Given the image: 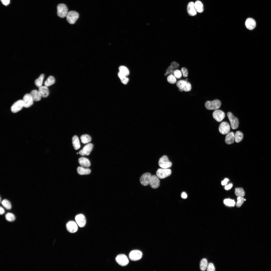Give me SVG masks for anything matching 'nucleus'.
Wrapping results in <instances>:
<instances>
[{
    "mask_svg": "<svg viewBox=\"0 0 271 271\" xmlns=\"http://www.w3.org/2000/svg\"><path fill=\"white\" fill-rule=\"evenodd\" d=\"M77 170L78 174L80 175L89 174L91 172V170L89 168H84L82 166L78 167Z\"/></svg>",
    "mask_w": 271,
    "mask_h": 271,
    "instance_id": "nucleus-25",
    "label": "nucleus"
},
{
    "mask_svg": "<svg viewBox=\"0 0 271 271\" xmlns=\"http://www.w3.org/2000/svg\"><path fill=\"white\" fill-rule=\"evenodd\" d=\"M167 81L171 84H174L176 82V79L175 76L172 75L169 76L167 78Z\"/></svg>",
    "mask_w": 271,
    "mask_h": 271,
    "instance_id": "nucleus-39",
    "label": "nucleus"
},
{
    "mask_svg": "<svg viewBox=\"0 0 271 271\" xmlns=\"http://www.w3.org/2000/svg\"><path fill=\"white\" fill-rule=\"evenodd\" d=\"M152 176L151 174L148 172L143 174L140 178V182L141 184L146 186L149 184Z\"/></svg>",
    "mask_w": 271,
    "mask_h": 271,
    "instance_id": "nucleus-11",
    "label": "nucleus"
},
{
    "mask_svg": "<svg viewBox=\"0 0 271 271\" xmlns=\"http://www.w3.org/2000/svg\"><path fill=\"white\" fill-rule=\"evenodd\" d=\"M118 76L121 80L126 76L123 73L119 71L118 73Z\"/></svg>",
    "mask_w": 271,
    "mask_h": 271,
    "instance_id": "nucleus-43",
    "label": "nucleus"
},
{
    "mask_svg": "<svg viewBox=\"0 0 271 271\" xmlns=\"http://www.w3.org/2000/svg\"><path fill=\"white\" fill-rule=\"evenodd\" d=\"M79 17V14L74 11H71L68 12L66 16L68 22L71 24H74Z\"/></svg>",
    "mask_w": 271,
    "mask_h": 271,
    "instance_id": "nucleus-5",
    "label": "nucleus"
},
{
    "mask_svg": "<svg viewBox=\"0 0 271 271\" xmlns=\"http://www.w3.org/2000/svg\"><path fill=\"white\" fill-rule=\"evenodd\" d=\"M55 80L54 77L52 76H49L45 82V86H49L53 84L55 82Z\"/></svg>",
    "mask_w": 271,
    "mask_h": 271,
    "instance_id": "nucleus-28",
    "label": "nucleus"
},
{
    "mask_svg": "<svg viewBox=\"0 0 271 271\" xmlns=\"http://www.w3.org/2000/svg\"><path fill=\"white\" fill-rule=\"evenodd\" d=\"M220 133L223 134H227L230 130V126L228 123L225 121L222 122L219 128Z\"/></svg>",
    "mask_w": 271,
    "mask_h": 271,
    "instance_id": "nucleus-12",
    "label": "nucleus"
},
{
    "mask_svg": "<svg viewBox=\"0 0 271 271\" xmlns=\"http://www.w3.org/2000/svg\"><path fill=\"white\" fill-rule=\"evenodd\" d=\"M208 262L207 259L205 258H204L201 260L200 267V269L202 271H205L207 268L208 265Z\"/></svg>",
    "mask_w": 271,
    "mask_h": 271,
    "instance_id": "nucleus-30",
    "label": "nucleus"
},
{
    "mask_svg": "<svg viewBox=\"0 0 271 271\" xmlns=\"http://www.w3.org/2000/svg\"><path fill=\"white\" fill-rule=\"evenodd\" d=\"M3 206L6 209L9 210L11 208V205L10 202L6 199L3 200L1 202Z\"/></svg>",
    "mask_w": 271,
    "mask_h": 271,
    "instance_id": "nucleus-35",
    "label": "nucleus"
},
{
    "mask_svg": "<svg viewBox=\"0 0 271 271\" xmlns=\"http://www.w3.org/2000/svg\"><path fill=\"white\" fill-rule=\"evenodd\" d=\"M79 164L82 167H89L91 165L90 162L87 158L84 157L80 158L78 159Z\"/></svg>",
    "mask_w": 271,
    "mask_h": 271,
    "instance_id": "nucleus-24",
    "label": "nucleus"
},
{
    "mask_svg": "<svg viewBox=\"0 0 271 271\" xmlns=\"http://www.w3.org/2000/svg\"><path fill=\"white\" fill-rule=\"evenodd\" d=\"M119 71L123 73L126 76L129 74V72L128 69L125 66H120L119 68Z\"/></svg>",
    "mask_w": 271,
    "mask_h": 271,
    "instance_id": "nucleus-38",
    "label": "nucleus"
},
{
    "mask_svg": "<svg viewBox=\"0 0 271 271\" xmlns=\"http://www.w3.org/2000/svg\"><path fill=\"white\" fill-rule=\"evenodd\" d=\"M188 78H187V79H186L185 80V81H187V80H188Z\"/></svg>",
    "mask_w": 271,
    "mask_h": 271,
    "instance_id": "nucleus-51",
    "label": "nucleus"
},
{
    "mask_svg": "<svg viewBox=\"0 0 271 271\" xmlns=\"http://www.w3.org/2000/svg\"><path fill=\"white\" fill-rule=\"evenodd\" d=\"M72 144L75 149L77 150L80 147L79 141L78 137L76 136H74L72 139Z\"/></svg>",
    "mask_w": 271,
    "mask_h": 271,
    "instance_id": "nucleus-27",
    "label": "nucleus"
},
{
    "mask_svg": "<svg viewBox=\"0 0 271 271\" xmlns=\"http://www.w3.org/2000/svg\"><path fill=\"white\" fill-rule=\"evenodd\" d=\"M129 81L128 79L126 77L122 79L121 80V82L124 84H126Z\"/></svg>",
    "mask_w": 271,
    "mask_h": 271,
    "instance_id": "nucleus-44",
    "label": "nucleus"
},
{
    "mask_svg": "<svg viewBox=\"0 0 271 271\" xmlns=\"http://www.w3.org/2000/svg\"><path fill=\"white\" fill-rule=\"evenodd\" d=\"M76 221L79 226L83 227L86 223V219L85 216L82 214L77 215L75 217Z\"/></svg>",
    "mask_w": 271,
    "mask_h": 271,
    "instance_id": "nucleus-17",
    "label": "nucleus"
},
{
    "mask_svg": "<svg viewBox=\"0 0 271 271\" xmlns=\"http://www.w3.org/2000/svg\"><path fill=\"white\" fill-rule=\"evenodd\" d=\"M229 181V179L227 178H226L224 179V180L222 181L221 182V184L222 185H225L227 183V182Z\"/></svg>",
    "mask_w": 271,
    "mask_h": 271,
    "instance_id": "nucleus-47",
    "label": "nucleus"
},
{
    "mask_svg": "<svg viewBox=\"0 0 271 271\" xmlns=\"http://www.w3.org/2000/svg\"><path fill=\"white\" fill-rule=\"evenodd\" d=\"M57 15L58 16L61 18L66 17L68 13V10L66 6L64 4H61L57 6Z\"/></svg>",
    "mask_w": 271,
    "mask_h": 271,
    "instance_id": "nucleus-3",
    "label": "nucleus"
},
{
    "mask_svg": "<svg viewBox=\"0 0 271 271\" xmlns=\"http://www.w3.org/2000/svg\"><path fill=\"white\" fill-rule=\"evenodd\" d=\"M116 262L120 265L125 266L129 263V260L127 257L125 255L120 254L118 255L115 258Z\"/></svg>",
    "mask_w": 271,
    "mask_h": 271,
    "instance_id": "nucleus-8",
    "label": "nucleus"
},
{
    "mask_svg": "<svg viewBox=\"0 0 271 271\" xmlns=\"http://www.w3.org/2000/svg\"><path fill=\"white\" fill-rule=\"evenodd\" d=\"M181 197L183 199H185L187 198V195L185 192H183L181 194Z\"/></svg>",
    "mask_w": 271,
    "mask_h": 271,
    "instance_id": "nucleus-48",
    "label": "nucleus"
},
{
    "mask_svg": "<svg viewBox=\"0 0 271 271\" xmlns=\"http://www.w3.org/2000/svg\"><path fill=\"white\" fill-rule=\"evenodd\" d=\"M80 138L82 143L84 144L88 143L91 140V137L87 134L82 135L81 137Z\"/></svg>",
    "mask_w": 271,
    "mask_h": 271,
    "instance_id": "nucleus-29",
    "label": "nucleus"
},
{
    "mask_svg": "<svg viewBox=\"0 0 271 271\" xmlns=\"http://www.w3.org/2000/svg\"><path fill=\"white\" fill-rule=\"evenodd\" d=\"M207 271H214L215 268L213 264L212 263H210L208 264L207 268Z\"/></svg>",
    "mask_w": 271,
    "mask_h": 271,
    "instance_id": "nucleus-41",
    "label": "nucleus"
},
{
    "mask_svg": "<svg viewBox=\"0 0 271 271\" xmlns=\"http://www.w3.org/2000/svg\"><path fill=\"white\" fill-rule=\"evenodd\" d=\"M77 154H78V153H77Z\"/></svg>",
    "mask_w": 271,
    "mask_h": 271,
    "instance_id": "nucleus-52",
    "label": "nucleus"
},
{
    "mask_svg": "<svg viewBox=\"0 0 271 271\" xmlns=\"http://www.w3.org/2000/svg\"><path fill=\"white\" fill-rule=\"evenodd\" d=\"M221 105V102L218 99L207 101L205 103V107L209 110H217L220 107Z\"/></svg>",
    "mask_w": 271,
    "mask_h": 271,
    "instance_id": "nucleus-1",
    "label": "nucleus"
},
{
    "mask_svg": "<svg viewBox=\"0 0 271 271\" xmlns=\"http://www.w3.org/2000/svg\"><path fill=\"white\" fill-rule=\"evenodd\" d=\"M235 193L236 196L237 197H243L245 195V191L242 188H236Z\"/></svg>",
    "mask_w": 271,
    "mask_h": 271,
    "instance_id": "nucleus-33",
    "label": "nucleus"
},
{
    "mask_svg": "<svg viewBox=\"0 0 271 271\" xmlns=\"http://www.w3.org/2000/svg\"><path fill=\"white\" fill-rule=\"evenodd\" d=\"M237 199V201L236 205V207L238 208L240 207L246 200L242 196L238 197Z\"/></svg>",
    "mask_w": 271,
    "mask_h": 271,
    "instance_id": "nucleus-37",
    "label": "nucleus"
},
{
    "mask_svg": "<svg viewBox=\"0 0 271 271\" xmlns=\"http://www.w3.org/2000/svg\"><path fill=\"white\" fill-rule=\"evenodd\" d=\"M30 94L34 101H37L41 99V96L38 90H32Z\"/></svg>",
    "mask_w": 271,
    "mask_h": 271,
    "instance_id": "nucleus-23",
    "label": "nucleus"
},
{
    "mask_svg": "<svg viewBox=\"0 0 271 271\" xmlns=\"http://www.w3.org/2000/svg\"><path fill=\"white\" fill-rule=\"evenodd\" d=\"M181 71L184 77H186L188 75V72L187 70L185 67H182L181 68Z\"/></svg>",
    "mask_w": 271,
    "mask_h": 271,
    "instance_id": "nucleus-42",
    "label": "nucleus"
},
{
    "mask_svg": "<svg viewBox=\"0 0 271 271\" xmlns=\"http://www.w3.org/2000/svg\"><path fill=\"white\" fill-rule=\"evenodd\" d=\"M158 165L160 167L163 168H168L172 166V163L166 155L162 156L159 159Z\"/></svg>",
    "mask_w": 271,
    "mask_h": 271,
    "instance_id": "nucleus-4",
    "label": "nucleus"
},
{
    "mask_svg": "<svg viewBox=\"0 0 271 271\" xmlns=\"http://www.w3.org/2000/svg\"><path fill=\"white\" fill-rule=\"evenodd\" d=\"M243 133L240 131H236L235 135V141L236 142L238 143L241 141L243 138Z\"/></svg>",
    "mask_w": 271,
    "mask_h": 271,
    "instance_id": "nucleus-32",
    "label": "nucleus"
},
{
    "mask_svg": "<svg viewBox=\"0 0 271 271\" xmlns=\"http://www.w3.org/2000/svg\"><path fill=\"white\" fill-rule=\"evenodd\" d=\"M194 7L196 12L199 13L202 12L204 11V7L202 2L199 1H196L194 3Z\"/></svg>",
    "mask_w": 271,
    "mask_h": 271,
    "instance_id": "nucleus-26",
    "label": "nucleus"
},
{
    "mask_svg": "<svg viewBox=\"0 0 271 271\" xmlns=\"http://www.w3.org/2000/svg\"><path fill=\"white\" fill-rule=\"evenodd\" d=\"M23 107L24 106L23 100H19L12 105L11 107V110L13 113H17L21 110Z\"/></svg>",
    "mask_w": 271,
    "mask_h": 271,
    "instance_id": "nucleus-10",
    "label": "nucleus"
},
{
    "mask_svg": "<svg viewBox=\"0 0 271 271\" xmlns=\"http://www.w3.org/2000/svg\"><path fill=\"white\" fill-rule=\"evenodd\" d=\"M5 218L8 221L12 222L15 221V217L14 215L12 213H8L5 215Z\"/></svg>",
    "mask_w": 271,
    "mask_h": 271,
    "instance_id": "nucleus-36",
    "label": "nucleus"
},
{
    "mask_svg": "<svg viewBox=\"0 0 271 271\" xmlns=\"http://www.w3.org/2000/svg\"><path fill=\"white\" fill-rule=\"evenodd\" d=\"M232 183H230L227 185H226L225 186V189L226 190L230 189L232 188Z\"/></svg>",
    "mask_w": 271,
    "mask_h": 271,
    "instance_id": "nucleus-46",
    "label": "nucleus"
},
{
    "mask_svg": "<svg viewBox=\"0 0 271 271\" xmlns=\"http://www.w3.org/2000/svg\"><path fill=\"white\" fill-rule=\"evenodd\" d=\"M225 116L224 112L220 110H216L213 113V117L218 122H220L222 121L225 117Z\"/></svg>",
    "mask_w": 271,
    "mask_h": 271,
    "instance_id": "nucleus-13",
    "label": "nucleus"
},
{
    "mask_svg": "<svg viewBox=\"0 0 271 271\" xmlns=\"http://www.w3.org/2000/svg\"><path fill=\"white\" fill-rule=\"evenodd\" d=\"M93 147L92 143H89L85 145L83 149L80 151L79 154L83 156L89 155L92 151Z\"/></svg>",
    "mask_w": 271,
    "mask_h": 271,
    "instance_id": "nucleus-15",
    "label": "nucleus"
},
{
    "mask_svg": "<svg viewBox=\"0 0 271 271\" xmlns=\"http://www.w3.org/2000/svg\"><path fill=\"white\" fill-rule=\"evenodd\" d=\"M142 253L140 250H134L131 251L129 254L130 259L133 261H137L141 259L142 256Z\"/></svg>",
    "mask_w": 271,
    "mask_h": 271,
    "instance_id": "nucleus-9",
    "label": "nucleus"
},
{
    "mask_svg": "<svg viewBox=\"0 0 271 271\" xmlns=\"http://www.w3.org/2000/svg\"><path fill=\"white\" fill-rule=\"evenodd\" d=\"M160 181L159 178L155 175L152 176L149 184L152 188H158L160 185Z\"/></svg>",
    "mask_w": 271,
    "mask_h": 271,
    "instance_id": "nucleus-16",
    "label": "nucleus"
},
{
    "mask_svg": "<svg viewBox=\"0 0 271 271\" xmlns=\"http://www.w3.org/2000/svg\"><path fill=\"white\" fill-rule=\"evenodd\" d=\"M23 101L24 107L27 108L30 107L33 104V100L29 94H26L24 96Z\"/></svg>",
    "mask_w": 271,
    "mask_h": 271,
    "instance_id": "nucleus-14",
    "label": "nucleus"
},
{
    "mask_svg": "<svg viewBox=\"0 0 271 271\" xmlns=\"http://www.w3.org/2000/svg\"><path fill=\"white\" fill-rule=\"evenodd\" d=\"M4 210L3 208L1 207H0V214L1 215L5 213Z\"/></svg>",
    "mask_w": 271,
    "mask_h": 271,
    "instance_id": "nucleus-49",
    "label": "nucleus"
},
{
    "mask_svg": "<svg viewBox=\"0 0 271 271\" xmlns=\"http://www.w3.org/2000/svg\"><path fill=\"white\" fill-rule=\"evenodd\" d=\"M66 227L67 231L71 233H74L76 232L78 230V226L76 223L74 221H70L66 224Z\"/></svg>",
    "mask_w": 271,
    "mask_h": 271,
    "instance_id": "nucleus-18",
    "label": "nucleus"
},
{
    "mask_svg": "<svg viewBox=\"0 0 271 271\" xmlns=\"http://www.w3.org/2000/svg\"><path fill=\"white\" fill-rule=\"evenodd\" d=\"M39 92L41 97L43 98L47 97L49 94V91L47 87L41 86L39 87Z\"/></svg>",
    "mask_w": 271,
    "mask_h": 271,
    "instance_id": "nucleus-22",
    "label": "nucleus"
},
{
    "mask_svg": "<svg viewBox=\"0 0 271 271\" xmlns=\"http://www.w3.org/2000/svg\"><path fill=\"white\" fill-rule=\"evenodd\" d=\"M171 171L168 168H159L156 172V176L160 179H163L170 175Z\"/></svg>",
    "mask_w": 271,
    "mask_h": 271,
    "instance_id": "nucleus-6",
    "label": "nucleus"
},
{
    "mask_svg": "<svg viewBox=\"0 0 271 271\" xmlns=\"http://www.w3.org/2000/svg\"><path fill=\"white\" fill-rule=\"evenodd\" d=\"M224 203L226 205L229 207L234 206L235 204L234 200L230 198L225 199Z\"/></svg>",
    "mask_w": 271,
    "mask_h": 271,
    "instance_id": "nucleus-34",
    "label": "nucleus"
},
{
    "mask_svg": "<svg viewBox=\"0 0 271 271\" xmlns=\"http://www.w3.org/2000/svg\"><path fill=\"white\" fill-rule=\"evenodd\" d=\"M235 140V134L233 132H230L227 134L225 139V142L227 144H232L234 143Z\"/></svg>",
    "mask_w": 271,
    "mask_h": 271,
    "instance_id": "nucleus-21",
    "label": "nucleus"
},
{
    "mask_svg": "<svg viewBox=\"0 0 271 271\" xmlns=\"http://www.w3.org/2000/svg\"><path fill=\"white\" fill-rule=\"evenodd\" d=\"M227 115L230 121L232 128L234 129L237 128L239 125V121L238 119L230 112L227 113Z\"/></svg>",
    "mask_w": 271,
    "mask_h": 271,
    "instance_id": "nucleus-7",
    "label": "nucleus"
},
{
    "mask_svg": "<svg viewBox=\"0 0 271 271\" xmlns=\"http://www.w3.org/2000/svg\"><path fill=\"white\" fill-rule=\"evenodd\" d=\"M179 89L185 92L190 91L191 88V84L187 81L181 80L177 81L176 84Z\"/></svg>",
    "mask_w": 271,
    "mask_h": 271,
    "instance_id": "nucleus-2",
    "label": "nucleus"
},
{
    "mask_svg": "<svg viewBox=\"0 0 271 271\" xmlns=\"http://www.w3.org/2000/svg\"><path fill=\"white\" fill-rule=\"evenodd\" d=\"M179 90L180 92H182L183 91L182 90L179 89Z\"/></svg>",
    "mask_w": 271,
    "mask_h": 271,
    "instance_id": "nucleus-50",
    "label": "nucleus"
},
{
    "mask_svg": "<svg viewBox=\"0 0 271 271\" xmlns=\"http://www.w3.org/2000/svg\"><path fill=\"white\" fill-rule=\"evenodd\" d=\"M2 4L5 5H8L10 3V0H1Z\"/></svg>",
    "mask_w": 271,
    "mask_h": 271,
    "instance_id": "nucleus-45",
    "label": "nucleus"
},
{
    "mask_svg": "<svg viewBox=\"0 0 271 271\" xmlns=\"http://www.w3.org/2000/svg\"><path fill=\"white\" fill-rule=\"evenodd\" d=\"M187 10L188 13L189 15L193 16L196 14V11L195 10L194 7V3L193 2H189L187 6Z\"/></svg>",
    "mask_w": 271,
    "mask_h": 271,
    "instance_id": "nucleus-20",
    "label": "nucleus"
},
{
    "mask_svg": "<svg viewBox=\"0 0 271 271\" xmlns=\"http://www.w3.org/2000/svg\"><path fill=\"white\" fill-rule=\"evenodd\" d=\"M44 77V75L42 74L35 81V84L37 87H39L42 86L43 81Z\"/></svg>",
    "mask_w": 271,
    "mask_h": 271,
    "instance_id": "nucleus-31",
    "label": "nucleus"
},
{
    "mask_svg": "<svg viewBox=\"0 0 271 271\" xmlns=\"http://www.w3.org/2000/svg\"><path fill=\"white\" fill-rule=\"evenodd\" d=\"M245 25L246 28L250 30L253 29L256 26L255 20L251 18H248L245 21Z\"/></svg>",
    "mask_w": 271,
    "mask_h": 271,
    "instance_id": "nucleus-19",
    "label": "nucleus"
},
{
    "mask_svg": "<svg viewBox=\"0 0 271 271\" xmlns=\"http://www.w3.org/2000/svg\"><path fill=\"white\" fill-rule=\"evenodd\" d=\"M174 74L175 77L178 79H180L182 76V73L179 70H176L174 72Z\"/></svg>",
    "mask_w": 271,
    "mask_h": 271,
    "instance_id": "nucleus-40",
    "label": "nucleus"
}]
</instances>
